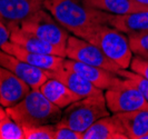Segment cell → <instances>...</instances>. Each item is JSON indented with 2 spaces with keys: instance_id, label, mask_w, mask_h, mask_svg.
Returning <instances> with one entry per match:
<instances>
[{
  "instance_id": "obj_1",
  "label": "cell",
  "mask_w": 148,
  "mask_h": 139,
  "mask_svg": "<svg viewBox=\"0 0 148 139\" xmlns=\"http://www.w3.org/2000/svg\"><path fill=\"white\" fill-rule=\"evenodd\" d=\"M44 8L77 37L94 25L107 22V12L86 6L82 0H45Z\"/></svg>"
},
{
  "instance_id": "obj_2",
  "label": "cell",
  "mask_w": 148,
  "mask_h": 139,
  "mask_svg": "<svg viewBox=\"0 0 148 139\" xmlns=\"http://www.w3.org/2000/svg\"><path fill=\"white\" fill-rule=\"evenodd\" d=\"M6 110L21 127L57 124L62 117V109L48 100L39 89H31L21 101Z\"/></svg>"
},
{
  "instance_id": "obj_3",
  "label": "cell",
  "mask_w": 148,
  "mask_h": 139,
  "mask_svg": "<svg viewBox=\"0 0 148 139\" xmlns=\"http://www.w3.org/2000/svg\"><path fill=\"white\" fill-rule=\"evenodd\" d=\"M78 37L97 46L121 69H127L130 66L133 51L129 40L128 37L118 29L109 25L97 23L82 31Z\"/></svg>"
},
{
  "instance_id": "obj_4",
  "label": "cell",
  "mask_w": 148,
  "mask_h": 139,
  "mask_svg": "<svg viewBox=\"0 0 148 139\" xmlns=\"http://www.w3.org/2000/svg\"><path fill=\"white\" fill-rule=\"evenodd\" d=\"M109 115L110 111L107 107L105 95L101 94L82 98L69 105L62 111L59 121L77 131L85 132L97 120Z\"/></svg>"
},
{
  "instance_id": "obj_5",
  "label": "cell",
  "mask_w": 148,
  "mask_h": 139,
  "mask_svg": "<svg viewBox=\"0 0 148 139\" xmlns=\"http://www.w3.org/2000/svg\"><path fill=\"white\" fill-rule=\"evenodd\" d=\"M18 27L53 46L58 49L61 56L66 58V47L69 38V31L64 26H61L45 8L36 11Z\"/></svg>"
},
{
  "instance_id": "obj_6",
  "label": "cell",
  "mask_w": 148,
  "mask_h": 139,
  "mask_svg": "<svg viewBox=\"0 0 148 139\" xmlns=\"http://www.w3.org/2000/svg\"><path fill=\"white\" fill-rule=\"evenodd\" d=\"M66 58L77 60L90 66L104 68L117 73L120 67L109 59L97 46L77 36H69L66 47Z\"/></svg>"
},
{
  "instance_id": "obj_7",
  "label": "cell",
  "mask_w": 148,
  "mask_h": 139,
  "mask_svg": "<svg viewBox=\"0 0 148 139\" xmlns=\"http://www.w3.org/2000/svg\"><path fill=\"white\" fill-rule=\"evenodd\" d=\"M104 95L107 107L112 114L148 108V103L144 96L123 77L117 85L107 89Z\"/></svg>"
},
{
  "instance_id": "obj_8",
  "label": "cell",
  "mask_w": 148,
  "mask_h": 139,
  "mask_svg": "<svg viewBox=\"0 0 148 139\" xmlns=\"http://www.w3.org/2000/svg\"><path fill=\"white\" fill-rule=\"evenodd\" d=\"M45 0H0V21L10 30L44 8Z\"/></svg>"
},
{
  "instance_id": "obj_9",
  "label": "cell",
  "mask_w": 148,
  "mask_h": 139,
  "mask_svg": "<svg viewBox=\"0 0 148 139\" xmlns=\"http://www.w3.org/2000/svg\"><path fill=\"white\" fill-rule=\"evenodd\" d=\"M0 66L10 70L21 80L29 85L31 89H39L40 86L47 80L48 71L34 67L22 61L17 57L0 49Z\"/></svg>"
},
{
  "instance_id": "obj_10",
  "label": "cell",
  "mask_w": 148,
  "mask_h": 139,
  "mask_svg": "<svg viewBox=\"0 0 148 139\" xmlns=\"http://www.w3.org/2000/svg\"><path fill=\"white\" fill-rule=\"evenodd\" d=\"M1 49L12 56L17 57L22 61L29 64L31 66L40 68L47 71H56L62 68L65 57L57 55H48V53H39V52L29 51L21 46L15 44L12 41H7L2 45Z\"/></svg>"
},
{
  "instance_id": "obj_11",
  "label": "cell",
  "mask_w": 148,
  "mask_h": 139,
  "mask_svg": "<svg viewBox=\"0 0 148 139\" xmlns=\"http://www.w3.org/2000/svg\"><path fill=\"white\" fill-rule=\"evenodd\" d=\"M62 67L65 69L82 75V77H85L87 80H89L92 85H95L101 90H107L114 87L121 80V77L112 71L106 70L100 67L90 66L69 58H65Z\"/></svg>"
},
{
  "instance_id": "obj_12",
  "label": "cell",
  "mask_w": 148,
  "mask_h": 139,
  "mask_svg": "<svg viewBox=\"0 0 148 139\" xmlns=\"http://www.w3.org/2000/svg\"><path fill=\"white\" fill-rule=\"evenodd\" d=\"M31 90L29 85L18 76L0 66V105L5 108L21 101Z\"/></svg>"
},
{
  "instance_id": "obj_13",
  "label": "cell",
  "mask_w": 148,
  "mask_h": 139,
  "mask_svg": "<svg viewBox=\"0 0 148 139\" xmlns=\"http://www.w3.org/2000/svg\"><path fill=\"white\" fill-rule=\"evenodd\" d=\"M48 77L58 79L62 84H65L69 89H71L75 94L80 96L82 98L104 94L101 89L92 85L85 77H82V75L65 69L64 67L56 71H48Z\"/></svg>"
},
{
  "instance_id": "obj_14",
  "label": "cell",
  "mask_w": 148,
  "mask_h": 139,
  "mask_svg": "<svg viewBox=\"0 0 148 139\" xmlns=\"http://www.w3.org/2000/svg\"><path fill=\"white\" fill-rule=\"evenodd\" d=\"M111 27L128 35L148 31V9L125 15H112L107 12V22Z\"/></svg>"
},
{
  "instance_id": "obj_15",
  "label": "cell",
  "mask_w": 148,
  "mask_h": 139,
  "mask_svg": "<svg viewBox=\"0 0 148 139\" xmlns=\"http://www.w3.org/2000/svg\"><path fill=\"white\" fill-rule=\"evenodd\" d=\"M84 139H128L126 131L117 116L100 118L84 132Z\"/></svg>"
},
{
  "instance_id": "obj_16",
  "label": "cell",
  "mask_w": 148,
  "mask_h": 139,
  "mask_svg": "<svg viewBox=\"0 0 148 139\" xmlns=\"http://www.w3.org/2000/svg\"><path fill=\"white\" fill-rule=\"evenodd\" d=\"M39 90L48 100L58 106L60 109L67 108L69 105L82 99L80 96L75 94L65 84L55 78H48L40 86Z\"/></svg>"
},
{
  "instance_id": "obj_17",
  "label": "cell",
  "mask_w": 148,
  "mask_h": 139,
  "mask_svg": "<svg viewBox=\"0 0 148 139\" xmlns=\"http://www.w3.org/2000/svg\"><path fill=\"white\" fill-rule=\"evenodd\" d=\"M10 41L21 46L22 48H25V49H27L29 51L61 56V53L58 51L57 48H55L50 44L46 42L42 39L38 38L37 36H35V35L30 34L28 31L21 29L18 26H16V27L10 29Z\"/></svg>"
},
{
  "instance_id": "obj_18",
  "label": "cell",
  "mask_w": 148,
  "mask_h": 139,
  "mask_svg": "<svg viewBox=\"0 0 148 139\" xmlns=\"http://www.w3.org/2000/svg\"><path fill=\"white\" fill-rule=\"evenodd\" d=\"M115 115L123 125L128 139H141L148 134V108Z\"/></svg>"
},
{
  "instance_id": "obj_19",
  "label": "cell",
  "mask_w": 148,
  "mask_h": 139,
  "mask_svg": "<svg viewBox=\"0 0 148 139\" xmlns=\"http://www.w3.org/2000/svg\"><path fill=\"white\" fill-rule=\"evenodd\" d=\"M82 2L90 8L112 15H125L148 9V7L137 2L136 0H82Z\"/></svg>"
},
{
  "instance_id": "obj_20",
  "label": "cell",
  "mask_w": 148,
  "mask_h": 139,
  "mask_svg": "<svg viewBox=\"0 0 148 139\" xmlns=\"http://www.w3.org/2000/svg\"><path fill=\"white\" fill-rule=\"evenodd\" d=\"M0 139H25L22 127L9 115L0 120Z\"/></svg>"
},
{
  "instance_id": "obj_21",
  "label": "cell",
  "mask_w": 148,
  "mask_h": 139,
  "mask_svg": "<svg viewBox=\"0 0 148 139\" xmlns=\"http://www.w3.org/2000/svg\"><path fill=\"white\" fill-rule=\"evenodd\" d=\"M25 139H53L55 124L38 125V126H22Z\"/></svg>"
},
{
  "instance_id": "obj_22",
  "label": "cell",
  "mask_w": 148,
  "mask_h": 139,
  "mask_svg": "<svg viewBox=\"0 0 148 139\" xmlns=\"http://www.w3.org/2000/svg\"><path fill=\"white\" fill-rule=\"evenodd\" d=\"M128 40L135 56L148 59V31L128 35Z\"/></svg>"
},
{
  "instance_id": "obj_23",
  "label": "cell",
  "mask_w": 148,
  "mask_h": 139,
  "mask_svg": "<svg viewBox=\"0 0 148 139\" xmlns=\"http://www.w3.org/2000/svg\"><path fill=\"white\" fill-rule=\"evenodd\" d=\"M117 75L125 78L132 86L136 88L148 103V80L146 78H144L139 73H135L133 70H127V69H120Z\"/></svg>"
},
{
  "instance_id": "obj_24",
  "label": "cell",
  "mask_w": 148,
  "mask_h": 139,
  "mask_svg": "<svg viewBox=\"0 0 148 139\" xmlns=\"http://www.w3.org/2000/svg\"><path fill=\"white\" fill-rule=\"evenodd\" d=\"M55 126L56 129L53 139H84V132L77 131L60 121L55 124Z\"/></svg>"
},
{
  "instance_id": "obj_25",
  "label": "cell",
  "mask_w": 148,
  "mask_h": 139,
  "mask_svg": "<svg viewBox=\"0 0 148 139\" xmlns=\"http://www.w3.org/2000/svg\"><path fill=\"white\" fill-rule=\"evenodd\" d=\"M129 68L130 70L139 73L140 76H143L148 80V59L141 58L139 56H135L132 59Z\"/></svg>"
},
{
  "instance_id": "obj_26",
  "label": "cell",
  "mask_w": 148,
  "mask_h": 139,
  "mask_svg": "<svg viewBox=\"0 0 148 139\" xmlns=\"http://www.w3.org/2000/svg\"><path fill=\"white\" fill-rule=\"evenodd\" d=\"M9 40H10V30L8 29V27L3 22L0 21V49L2 45L6 44Z\"/></svg>"
},
{
  "instance_id": "obj_27",
  "label": "cell",
  "mask_w": 148,
  "mask_h": 139,
  "mask_svg": "<svg viewBox=\"0 0 148 139\" xmlns=\"http://www.w3.org/2000/svg\"><path fill=\"white\" fill-rule=\"evenodd\" d=\"M7 110H6V108L3 107V106H1L0 105V120H2L3 118L7 116Z\"/></svg>"
},
{
  "instance_id": "obj_28",
  "label": "cell",
  "mask_w": 148,
  "mask_h": 139,
  "mask_svg": "<svg viewBox=\"0 0 148 139\" xmlns=\"http://www.w3.org/2000/svg\"><path fill=\"white\" fill-rule=\"evenodd\" d=\"M136 1L141 3V5H144V6H146V7H148V0H136Z\"/></svg>"
},
{
  "instance_id": "obj_29",
  "label": "cell",
  "mask_w": 148,
  "mask_h": 139,
  "mask_svg": "<svg viewBox=\"0 0 148 139\" xmlns=\"http://www.w3.org/2000/svg\"><path fill=\"white\" fill-rule=\"evenodd\" d=\"M141 139H148V134H146V135H144V136L141 137Z\"/></svg>"
}]
</instances>
